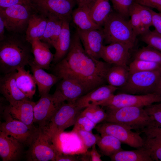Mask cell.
<instances>
[{
  "label": "cell",
  "mask_w": 161,
  "mask_h": 161,
  "mask_svg": "<svg viewBox=\"0 0 161 161\" xmlns=\"http://www.w3.org/2000/svg\"><path fill=\"white\" fill-rule=\"evenodd\" d=\"M105 62L96 60L85 51L76 32L72 36L69 50L61 61L54 64V74L60 80L69 78L76 80L87 93L104 84L110 67Z\"/></svg>",
  "instance_id": "cell-1"
},
{
  "label": "cell",
  "mask_w": 161,
  "mask_h": 161,
  "mask_svg": "<svg viewBox=\"0 0 161 161\" xmlns=\"http://www.w3.org/2000/svg\"><path fill=\"white\" fill-rule=\"evenodd\" d=\"M35 103L30 100L16 101L5 106L4 112L13 118L33 127L34 107Z\"/></svg>",
  "instance_id": "cell-16"
},
{
  "label": "cell",
  "mask_w": 161,
  "mask_h": 161,
  "mask_svg": "<svg viewBox=\"0 0 161 161\" xmlns=\"http://www.w3.org/2000/svg\"><path fill=\"white\" fill-rule=\"evenodd\" d=\"M161 102V96L153 93L138 95L125 93L113 95L97 105L109 108L127 106L144 107Z\"/></svg>",
  "instance_id": "cell-9"
},
{
  "label": "cell",
  "mask_w": 161,
  "mask_h": 161,
  "mask_svg": "<svg viewBox=\"0 0 161 161\" xmlns=\"http://www.w3.org/2000/svg\"><path fill=\"white\" fill-rule=\"evenodd\" d=\"M112 161H153L148 151L142 147L132 151L123 149L109 157Z\"/></svg>",
  "instance_id": "cell-30"
},
{
  "label": "cell",
  "mask_w": 161,
  "mask_h": 161,
  "mask_svg": "<svg viewBox=\"0 0 161 161\" xmlns=\"http://www.w3.org/2000/svg\"><path fill=\"white\" fill-rule=\"evenodd\" d=\"M71 18L76 28L81 30H88L102 28L93 21L86 5L78 7L73 10Z\"/></svg>",
  "instance_id": "cell-27"
},
{
  "label": "cell",
  "mask_w": 161,
  "mask_h": 161,
  "mask_svg": "<svg viewBox=\"0 0 161 161\" xmlns=\"http://www.w3.org/2000/svg\"><path fill=\"white\" fill-rule=\"evenodd\" d=\"M78 7H82L87 4L90 0H76Z\"/></svg>",
  "instance_id": "cell-51"
},
{
  "label": "cell",
  "mask_w": 161,
  "mask_h": 161,
  "mask_svg": "<svg viewBox=\"0 0 161 161\" xmlns=\"http://www.w3.org/2000/svg\"><path fill=\"white\" fill-rule=\"evenodd\" d=\"M29 43L31 45L34 63L44 69H49L54 57V54L49 49L50 46L39 39H34Z\"/></svg>",
  "instance_id": "cell-22"
},
{
  "label": "cell",
  "mask_w": 161,
  "mask_h": 161,
  "mask_svg": "<svg viewBox=\"0 0 161 161\" xmlns=\"http://www.w3.org/2000/svg\"><path fill=\"white\" fill-rule=\"evenodd\" d=\"M76 32L86 52L92 57L99 60L104 45V38L102 28L88 30L76 28Z\"/></svg>",
  "instance_id": "cell-14"
},
{
  "label": "cell",
  "mask_w": 161,
  "mask_h": 161,
  "mask_svg": "<svg viewBox=\"0 0 161 161\" xmlns=\"http://www.w3.org/2000/svg\"><path fill=\"white\" fill-rule=\"evenodd\" d=\"M161 75V69L130 73L126 83L120 88V93L138 95L154 93Z\"/></svg>",
  "instance_id": "cell-6"
},
{
  "label": "cell",
  "mask_w": 161,
  "mask_h": 161,
  "mask_svg": "<svg viewBox=\"0 0 161 161\" xmlns=\"http://www.w3.org/2000/svg\"><path fill=\"white\" fill-rule=\"evenodd\" d=\"M61 80L56 90L67 102L74 103L87 93L84 87L75 80L69 78Z\"/></svg>",
  "instance_id": "cell-21"
},
{
  "label": "cell",
  "mask_w": 161,
  "mask_h": 161,
  "mask_svg": "<svg viewBox=\"0 0 161 161\" xmlns=\"http://www.w3.org/2000/svg\"><path fill=\"white\" fill-rule=\"evenodd\" d=\"M35 10L47 18L55 17L70 20L76 0H31Z\"/></svg>",
  "instance_id": "cell-11"
},
{
  "label": "cell",
  "mask_w": 161,
  "mask_h": 161,
  "mask_svg": "<svg viewBox=\"0 0 161 161\" xmlns=\"http://www.w3.org/2000/svg\"><path fill=\"white\" fill-rule=\"evenodd\" d=\"M143 147L148 151L153 161H161V139L146 136Z\"/></svg>",
  "instance_id": "cell-33"
},
{
  "label": "cell",
  "mask_w": 161,
  "mask_h": 161,
  "mask_svg": "<svg viewBox=\"0 0 161 161\" xmlns=\"http://www.w3.org/2000/svg\"><path fill=\"white\" fill-rule=\"evenodd\" d=\"M28 147L26 158L29 161H55L57 155L62 153L60 136L48 125L37 128Z\"/></svg>",
  "instance_id": "cell-3"
},
{
  "label": "cell",
  "mask_w": 161,
  "mask_h": 161,
  "mask_svg": "<svg viewBox=\"0 0 161 161\" xmlns=\"http://www.w3.org/2000/svg\"><path fill=\"white\" fill-rule=\"evenodd\" d=\"M106 109L107 116L105 122L120 124L140 134L146 128L159 125L143 107L127 106Z\"/></svg>",
  "instance_id": "cell-4"
},
{
  "label": "cell",
  "mask_w": 161,
  "mask_h": 161,
  "mask_svg": "<svg viewBox=\"0 0 161 161\" xmlns=\"http://www.w3.org/2000/svg\"><path fill=\"white\" fill-rule=\"evenodd\" d=\"M65 100L56 90L52 94L49 93L43 95L34 107L33 123L39 127L48 125L51 120Z\"/></svg>",
  "instance_id": "cell-7"
},
{
  "label": "cell",
  "mask_w": 161,
  "mask_h": 161,
  "mask_svg": "<svg viewBox=\"0 0 161 161\" xmlns=\"http://www.w3.org/2000/svg\"><path fill=\"white\" fill-rule=\"evenodd\" d=\"M154 93L161 96V75L154 91Z\"/></svg>",
  "instance_id": "cell-50"
},
{
  "label": "cell",
  "mask_w": 161,
  "mask_h": 161,
  "mask_svg": "<svg viewBox=\"0 0 161 161\" xmlns=\"http://www.w3.org/2000/svg\"><path fill=\"white\" fill-rule=\"evenodd\" d=\"M131 49L129 46L120 42L104 45L100 58L109 64L127 66L130 57V51Z\"/></svg>",
  "instance_id": "cell-15"
},
{
  "label": "cell",
  "mask_w": 161,
  "mask_h": 161,
  "mask_svg": "<svg viewBox=\"0 0 161 161\" xmlns=\"http://www.w3.org/2000/svg\"><path fill=\"white\" fill-rule=\"evenodd\" d=\"M110 0H90L86 5L93 21L102 27L113 11Z\"/></svg>",
  "instance_id": "cell-23"
},
{
  "label": "cell",
  "mask_w": 161,
  "mask_h": 161,
  "mask_svg": "<svg viewBox=\"0 0 161 161\" xmlns=\"http://www.w3.org/2000/svg\"><path fill=\"white\" fill-rule=\"evenodd\" d=\"M101 135H109L120 141L121 143L136 148L142 147L144 140L136 131L134 132L120 124L103 122L96 125L95 128Z\"/></svg>",
  "instance_id": "cell-10"
},
{
  "label": "cell",
  "mask_w": 161,
  "mask_h": 161,
  "mask_svg": "<svg viewBox=\"0 0 161 161\" xmlns=\"http://www.w3.org/2000/svg\"><path fill=\"white\" fill-rule=\"evenodd\" d=\"M136 3L143 26L146 32L150 30V27L152 26L151 8Z\"/></svg>",
  "instance_id": "cell-39"
},
{
  "label": "cell",
  "mask_w": 161,
  "mask_h": 161,
  "mask_svg": "<svg viewBox=\"0 0 161 161\" xmlns=\"http://www.w3.org/2000/svg\"><path fill=\"white\" fill-rule=\"evenodd\" d=\"M48 21V18L43 14L32 13L27 27L26 40L30 42L34 39L40 40L44 33Z\"/></svg>",
  "instance_id": "cell-25"
},
{
  "label": "cell",
  "mask_w": 161,
  "mask_h": 161,
  "mask_svg": "<svg viewBox=\"0 0 161 161\" xmlns=\"http://www.w3.org/2000/svg\"><path fill=\"white\" fill-rule=\"evenodd\" d=\"M140 35L142 41L161 52V35L149 30Z\"/></svg>",
  "instance_id": "cell-37"
},
{
  "label": "cell",
  "mask_w": 161,
  "mask_h": 161,
  "mask_svg": "<svg viewBox=\"0 0 161 161\" xmlns=\"http://www.w3.org/2000/svg\"><path fill=\"white\" fill-rule=\"evenodd\" d=\"M141 133H144L146 136L156 137L161 139V126H156L146 128Z\"/></svg>",
  "instance_id": "cell-44"
},
{
  "label": "cell",
  "mask_w": 161,
  "mask_h": 161,
  "mask_svg": "<svg viewBox=\"0 0 161 161\" xmlns=\"http://www.w3.org/2000/svg\"><path fill=\"white\" fill-rule=\"evenodd\" d=\"M0 41V69L4 74L25 67L33 60L31 44L15 38Z\"/></svg>",
  "instance_id": "cell-2"
},
{
  "label": "cell",
  "mask_w": 161,
  "mask_h": 161,
  "mask_svg": "<svg viewBox=\"0 0 161 161\" xmlns=\"http://www.w3.org/2000/svg\"><path fill=\"white\" fill-rule=\"evenodd\" d=\"M97 125L86 116L80 114L78 117L72 131L75 133L79 130L92 131Z\"/></svg>",
  "instance_id": "cell-40"
},
{
  "label": "cell",
  "mask_w": 161,
  "mask_h": 161,
  "mask_svg": "<svg viewBox=\"0 0 161 161\" xmlns=\"http://www.w3.org/2000/svg\"><path fill=\"white\" fill-rule=\"evenodd\" d=\"M3 114L5 121L0 124V131L28 146L37 128L28 126L4 112Z\"/></svg>",
  "instance_id": "cell-13"
},
{
  "label": "cell",
  "mask_w": 161,
  "mask_h": 161,
  "mask_svg": "<svg viewBox=\"0 0 161 161\" xmlns=\"http://www.w3.org/2000/svg\"><path fill=\"white\" fill-rule=\"evenodd\" d=\"M29 65L40 96L49 93L52 87L60 80L55 74L48 73L37 65L33 60L29 64Z\"/></svg>",
  "instance_id": "cell-20"
},
{
  "label": "cell",
  "mask_w": 161,
  "mask_h": 161,
  "mask_svg": "<svg viewBox=\"0 0 161 161\" xmlns=\"http://www.w3.org/2000/svg\"><path fill=\"white\" fill-rule=\"evenodd\" d=\"M16 71L4 74L0 78V93L9 104L16 101L30 100L20 90L17 85L15 78Z\"/></svg>",
  "instance_id": "cell-19"
},
{
  "label": "cell",
  "mask_w": 161,
  "mask_h": 161,
  "mask_svg": "<svg viewBox=\"0 0 161 161\" xmlns=\"http://www.w3.org/2000/svg\"><path fill=\"white\" fill-rule=\"evenodd\" d=\"M92 149L89 152V154L91 161H102L101 157V156L97 151L96 147V145L92 147Z\"/></svg>",
  "instance_id": "cell-48"
},
{
  "label": "cell",
  "mask_w": 161,
  "mask_h": 161,
  "mask_svg": "<svg viewBox=\"0 0 161 161\" xmlns=\"http://www.w3.org/2000/svg\"><path fill=\"white\" fill-rule=\"evenodd\" d=\"M15 78L20 90L29 99H31L35 93L36 85L33 75L25 67H19L15 71Z\"/></svg>",
  "instance_id": "cell-26"
},
{
  "label": "cell",
  "mask_w": 161,
  "mask_h": 161,
  "mask_svg": "<svg viewBox=\"0 0 161 161\" xmlns=\"http://www.w3.org/2000/svg\"><path fill=\"white\" fill-rule=\"evenodd\" d=\"M71 41L69 20L64 19L61 33L54 47L55 52L52 61L54 64L60 61L67 55L70 48Z\"/></svg>",
  "instance_id": "cell-24"
},
{
  "label": "cell",
  "mask_w": 161,
  "mask_h": 161,
  "mask_svg": "<svg viewBox=\"0 0 161 161\" xmlns=\"http://www.w3.org/2000/svg\"><path fill=\"white\" fill-rule=\"evenodd\" d=\"M80 139L84 147L86 149L96 145L100 136L94 134L92 131L82 130L78 131L75 133Z\"/></svg>",
  "instance_id": "cell-41"
},
{
  "label": "cell",
  "mask_w": 161,
  "mask_h": 161,
  "mask_svg": "<svg viewBox=\"0 0 161 161\" xmlns=\"http://www.w3.org/2000/svg\"><path fill=\"white\" fill-rule=\"evenodd\" d=\"M24 145L0 131V156L3 161H16L21 157Z\"/></svg>",
  "instance_id": "cell-18"
},
{
  "label": "cell",
  "mask_w": 161,
  "mask_h": 161,
  "mask_svg": "<svg viewBox=\"0 0 161 161\" xmlns=\"http://www.w3.org/2000/svg\"><path fill=\"white\" fill-rule=\"evenodd\" d=\"M79 159L73 155L65 154L62 153L57 155L55 158V161H76Z\"/></svg>",
  "instance_id": "cell-47"
},
{
  "label": "cell",
  "mask_w": 161,
  "mask_h": 161,
  "mask_svg": "<svg viewBox=\"0 0 161 161\" xmlns=\"http://www.w3.org/2000/svg\"><path fill=\"white\" fill-rule=\"evenodd\" d=\"M104 43L109 44L120 42L129 46L132 49L134 46L137 35L127 19L115 11L110 13L103 27Z\"/></svg>",
  "instance_id": "cell-5"
},
{
  "label": "cell",
  "mask_w": 161,
  "mask_h": 161,
  "mask_svg": "<svg viewBox=\"0 0 161 161\" xmlns=\"http://www.w3.org/2000/svg\"><path fill=\"white\" fill-rule=\"evenodd\" d=\"M152 16V26L157 32L161 35V13H157L151 9Z\"/></svg>",
  "instance_id": "cell-46"
},
{
  "label": "cell",
  "mask_w": 161,
  "mask_h": 161,
  "mask_svg": "<svg viewBox=\"0 0 161 161\" xmlns=\"http://www.w3.org/2000/svg\"><path fill=\"white\" fill-rule=\"evenodd\" d=\"M129 16L131 26L137 36L146 32L143 26L135 2L130 9Z\"/></svg>",
  "instance_id": "cell-36"
},
{
  "label": "cell",
  "mask_w": 161,
  "mask_h": 161,
  "mask_svg": "<svg viewBox=\"0 0 161 161\" xmlns=\"http://www.w3.org/2000/svg\"><path fill=\"white\" fill-rule=\"evenodd\" d=\"M114 10L125 18L129 20L130 9L135 0H110Z\"/></svg>",
  "instance_id": "cell-38"
},
{
  "label": "cell",
  "mask_w": 161,
  "mask_h": 161,
  "mask_svg": "<svg viewBox=\"0 0 161 161\" xmlns=\"http://www.w3.org/2000/svg\"><path fill=\"white\" fill-rule=\"evenodd\" d=\"M96 144L103 154L109 157L122 150L121 142L115 137L109 135L99 136Z\"/></svg>",
  "instance_id": "cell-31"
},
{
  "label": "cell",
  "mask_w": 161,
  "mask_h": 161,
  "mask_svg": "<svg viewBox=\"0 0 161 161\" xmlns=\"http://www.w3.org/2000/svg\"><path fill=\"white\" fill-rule=\"evenodd\" d=\"M134 58L161 64V52L148 45L136 50Z\"/></svg>",
  "instance_id": "cell-32"
},
{
  "label": "cell",
  "mask_w": 161,
  "mask_h": 161,
  "mask_svg": "<svg viewBox=\"0 0 161 161\" xmlns=\"http://www.w3.org/2000/svg\"><path fill=\"white\" fill-rule=\"evenodd\" d=\"M34 9L32 4H18L0 8V16L7 30L20 32L27 27L32 11Z\"/></svg>",
  "instance_id": "cell-8"
},
{
  "label": "cell",
  "mask_w": 161,
  "mask_h": 161,
  "mask_svg": "<svg viewBox=\"0 0 161 161\" xmlns=\"http://www.w3.org/2000/svg\"><path fill=\"white\" fill-rule=\"evenodd\" d=\"M135 1L140 4L154 8L161 13V0H135Z\"/></svg>",
  "instance_id": "cell-43"
},
{
  "label": "cell",
  "mask_w": 161,
  "mask_h": 161,
  "mask_svg": "<svg viewBox=\"0 0 161 161\" xmlns=\"http://www.w3.org/2000/svg\"><path fill=\"white\" fill-rule=\"evenodd\" d=\"M5 28L4 22L0 16V41L4 40L5 38L4 35V28Z\"/></svg>",
  "instance_id": "cell-49"
},
{
  "label": "cell",
  "mask_w": 161,
  "mask_h": 161,
  "mask_svg": "<svg viewBox=\"0 0 161 161\" xmlns=\"http://www.w3.org/2000/svg\"><path fill=\"white\" fill-rule=\"evenodd\" d=\"M144 109L154 122L161 126V102L147 106Z\"/></svg>",
  "instance_id": "cell-42"
},
{
  "label": "cell",
  "mask_w": 161,
  "mask_h": 161,
  "mask_svg": "<svg viewBox=\"0 0 161 161\" xmlns=\"http://www.w3.org/2000/svg\"><path fill=\"white\" fill-rule=\"evenodd\" d=\"M18 4H32L31 0H0V8H5Z\"/></svg>",
  "instance_id": "cell-45"
},
{
  "label": "cell",
  "mask_w": 161,
  "mask_h": 161,
  "mask_svg": "<svg viewBox=\"0 0 161 161\" xmlns=\"http://www.w3.org/2000/svg\"><path fill=\"white\" fill-rule=\"evenodd\" d=\"M118 89L109 84H103L83 95L74 103L83 109L90 106L97 105L114 95Z\"/></svg>",
  "instance_id": "cell-17"
},
{
  "label": "cell",
  "mask_w": 161,
  "mask_h": 161,
  "mask_svg": "<svg viewBox=\"0 0 161 161\" xmlns=\"http://www.w3.org/2000/svg\"><path fill=\"white\" fill-rule=\"evenodd\" d=\"M98 105H93L84 108L81 114L89 119L96 125L104 122L107 114L102 108Z\"/></svg>",
  "instance_id": "cell-34"
},
{
  "label": "cell",
  "mask_w": 161,
  "mask_h": 161,
  "mask_svg": "<svg viewBox=\"0 0 161 161\" xmlns=\"http://www.w3.org/2000/svg\"><path fill=\"white\" fill-rule=\"evenodd\" d=\"M130 73L155 70L161 69V64L137 59H134L128 67Z\"/></svg>",
  "instance_id": "cell-35"
},
{
  "label": "cell",
  "mask_w": 161,
  "mask_h": 161,
  "mask_svg": "<svg viewBox=\"0 0 161 161\" xmlns=\"http://www.w3.org/2000/svg\"><path fill=\"white\" fill-rule=\"evenodd\" d=\"M83 109L74 103L64 102L51 119L49 125L50 129L55 134L60 136L64 130L74 125Z\"/></svg>",
  "instance_id": "cell-12"
},
{
  "label": "cell",
  "mask_w": 161,
  "mask_h": 161,
  "mask_svg": "<svg viewBox=\"0 0 161 161\" xmlns=\"http://www.w3.org/2000/svg\"><path fill=\"white\" fill-rule=\"evenodd\" d=\"M130 74L127 66L113 65L110 66L107 71L106 81L109 85L117 88H121L126 83Z\"/></svg>",
  "instance_id": "cell-28"
},
{
  "label": "cell",
  "mask_w": 161,
  "mask_h": 161,
  "mask_svg": "<svg viewBox=\"0 0 161 161\" xmlns=\"http://www.w3.org/2000/svg\"><path fill=\"white\" fill-rule=\"evenodd\" d=\"M48 18L46 28L40 40L54 48L61 30L63 19L55 17Z\"/></svg>",
  "instance_id": "cell-29"
}]
</instances>
